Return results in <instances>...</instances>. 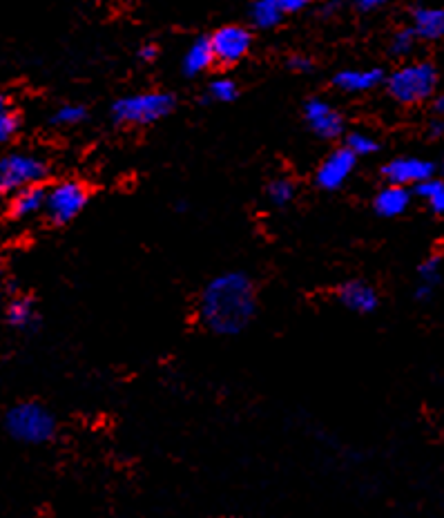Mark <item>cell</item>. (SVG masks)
<instances>
[{
	"mask_svg": "<svg viewBox=\"0 0 444 518\" xmlns=\"http://www.w3.org/2000/svg\"><path fill=\"white\" fill-rule=\"evenodd\" d=\"M440 284V259L429 257L424 259L418 268V286H415V297L418 300H429Z\"/></svg>",
	"mask_w": 444,
	"mask_h": 518,
	"instance_id": "20",
	"label": "cell"
},
{
	"mask_svg": "<svg viewBox=\"0 0 444 518\" xmlns=\"http://www.w3.org/2000/svg\"><path fill=\"white\" fill-rule=\"evenodd\" d=\"M438 70L429 61H411L386 79V92L400 105H418L429 101L438 90Z\"/></svg>",
	"mask_w": 444,
	"mask_h": 518,
	"instance_id": "4",
	"label": "cell"
},
{
	"mask_svg": "<svg viewBox=\"0 0 444 518\" xmlns=\"http://www.w3.org/2000/svg\"><path fill=\"white\" fill-rule=\"evenodd\" d=\"M295 184L288 177H277L266 186V197L273 206L284 208L295 199Z\"/></svg>",
	"mask_w": 444,
	"mask_h": 518,
	"instance_id": "22",
	"label": "cell"
},
{
	"mask_svg": "<svg viewBox=\"0 0 444 518\" xmlns=\"http://www.w3.org/2000/svg\"><path fill=\"white\" fill-rule=\"evenodd\" d=\"M250 23L259 30H273L286 18V12L282 7V0H255L248 9Z\"/></svg>",
	"mask_w": 444,
	"mask_h": 518,
	"instance_id": "18",
	"label": "cell"
},
{
	"mask_svg": "<svg viewBox=\"0 0 444 518\" xmlns=\"http://www.w3.org/2000/svg\"><path fill=\"white\" fill-rule=\"evenodd\" d=\"M380 7H384V0H357V3H355V9L360 14H371Z\"/></svg>",
	"mask_w": 444,
	"mask_h": 518,
	"instance_id": "29",
	"label": "cell"
},
{
	"mask_svg": "<svg viewBox=\"0 0 444 518\" xmlns=\"http://www.w3.org/2000/svg\"><path fill=\"white\" fill-rule=\"evenodd\" d=\"M282 7H284L286 16L288 14H299L308 7V0H282Z\"/></svg>",
	"mask_w": 444,
	"mask_h": 518,
	"instance_id": "30",
	"label": "cell"
},
{
	"mask_svg": "<svg viewBox=\"0 0 444 518\" xmlns=\"http://www.w3.org/2000/svg\"><path fill=\"white\" fill-rule=\"evenodd\" d=\"M415 193H418V197L427 201L433 213L444 215V181L442 179L433 177L429 181H424V184L415 188Z\"/></svg>",
	"mask_w": 444,
	"mask_h": 518,
	"instance_id": "23",
	"label": "cell"
},
{
	"mask_svg": "<svg viewBox=\"0 0 444 518\" xmlns=\"http://www.w3.org/2000/svg\"><path fill=\"white\" fill-rule=\"evenodd\" d=\"M215 63L217 59H215V50H212L210 36H199L188 45L186 54H183L181 70L186 76H199L208 72Z\"/></svg>",
	"mask_w": 444,
	"mask_h": 518,
	"instance_id": "16",
	"label": "cell"
},
{
	"mask_svg": "<svg viewBox=\"0 0 444 518\" xmlns=\"http://www.w3.org/2000/svg\"><path fill=\"white\" fill-rule=\"evenodd\" d=\"M237 94H239V88L233 79H215L208 85V99L217 103L235 101Z\"/></svg>",
	"mask_w": 444,
	"mask_h": 518,
	"instance_id": "26",
	"label": "cell"
},
{
	"mask_svg": "<svg viewBox=\"0 0 444 518\" xmlns=\"http://www.w3.org/2000/svg\"><path fill=\"white\" fill-rule=\"evenodd\" d=\"M177 108V97L166 90L137 92L121 97L112 105V119L119 126H152Z\"/></svg>",
	"mask_w": 444,
	"mask_h": 518,
	"instance_id": "3",
	"label": "cell"
},
{
	"mask_svg": "<svg viewBox=\"0 0 444 518\" xmlns=\"http://www.w3.org/2000/svg\"><path fill=\"white\" fill-rule=\"evenodd\" d=\"M90 201V188L79 179H63L47 188L45 217L56 226H65L79 217Z\"/></svg>",
	"mask_w": 444,
	"mask_h": 518,
	"instance_id": "6",
	"label": "cell"
},
{
	"mask_svg": "<svg viewBox=\"0 0 444 518\" xmlns=\"http://www.w3.org/2000/svg\"><path fill=\"white\" fill-rule=\"evenodd\" d=\"M255 311V284L241 271L212 277L199 295V320L210 333L237 335L253 322Z\"/></svg>",
	"mask_w": 444,
	"mask_h": 518,
	"instance_id": "1",
	"label": "cell"
},
{
	"mask_svg": "<svg viewBox=\"0 0 444 518\" xmlns=\"http://www.w3.org/2000/svg\"><path fill=\"white\" fill-rule=\"evenodd\" d=\"M50 166L34 152H5L0 155V195L12 197L25 188L43 186Z\"/></svg>",
	"mask_w": 444,
	"mask_h": 518,
	"instance_id": "5",
	"label": "cell"
},
{
	"mask_svg": "<svg viewBox=\"0 0 444 518\" xmlns=\"http://www.w3.org/2000/svg\"><path fill=\"white\" fill-rule=\"evenodd\" d=\"M415 41H418V36L411 30V27H404V30H398L391 36V45H389V52L393 56H398V59H404V56H409L415 47Z\"/></svg>",
	"mask_w": 444,
	"mask_h": 518,
	"instance_id": "25",
	"label": "cell"
},
{
	"mask_svg": "<svg viewBox=\"0 0 444 518\" xmlns=\"http://www.w3.org/2000/svg\"><path fill=\"white\" fill-rule=\"evenodd\" d=\"M442 166H444V163H442Z\"/></svg>",
	"mask_w": 444,
	"mask_h": 518,
	"instance_id": "34",
	"label": "cell"
},
{
	"mask_svg": "<svg viewBox=\"0 0 444 518\" xmlns=\"http://www.w3.org/2000/svg\"><path fill=\"white\" fill-rule=\"evenodd\" d=\"M50 121H52V126H59V128L79 126V123L88 121V108L81 103H63L61 108L54 110Z\"/></svg>",
	"mask_w": 444,
	"mask_h": 518,
	"instance_id": "21",
	"label": "cell"
},
{
	"mask_svg": "<svg viewBox=\"0 0 444 518\" xmlns=\"http://www.w3.org/2000/svg\"><path fill=\"white\" fill-rule=\"evenodd\" d=\"M210 43L217 63L235 65L248 56L253 47V34L244 25H224L210 36Z\"/></svg>",
	"mask_w": 444,
	"mask_h": 518,
	"instance_id": "7",
	"label": "cell"
},
{
	"mask_svg": "<svg viewBox=\"0 0 444 518\" xmlns=\"http://www.w3.org/2000/svg\"><path fill=\"white\" fill-rule=\"evenodd\" d=\"M357 166V157L353 152L342 146V148H335L331 155H328L322 163L320 168L315 172V184L320 186L322 190H337L342 188L349 177L353 175V170Z\"/></svg>",
	"mask_w": 444,
	"mask_h": 518,
	"instance_id": "10",
	"label": "cell"
},
{
	"mask_svg": "<svg viewBox=\"0 0 444 518\" xmlns=\"http://www.w3.org/2000/svg\"><path fill=\"white\" fill-rule=\"evenodd\" d=\"M5 318L7 324L14 326L18 331H27L36 326L38 322V313H36V304L30 295H16L9 300L7 309H5Z\"/></svg>",
	"mask_w": 444,
	"mask_h": 518,
	"instance_id": "17",
	"label": "cell"
},
{
	"mask_svg": "<svg viewBox=\"0 0 444 518\" xmlns=\"http://www.w3.org/2000/svg\"><path fill=\"white\" fill-rule=\"evenodd\" d=\"M21 128V114H18L12 97L0 92V146L12 141Z\"/></svg>",
	"mask_w": 444,
	"mask_h": 518,
	"instance_id": "19",
	"label": "cell"
},
{
	"mask_svg": "<svg viewBox=\"0 0 444 518\" xmlns=\"http://www.w3.org/2000/svg\"><path fill=\"white\" fill-rule=\"evenodd\" d=\"M45 197H47V188L43 186H32L25 188L21 193H16L9 197V206L7 213L12 219H30L38 213H45Z\"/></svg>",
	"mask_w": 444,
	"mask_h": 518,
	"instance_id": "15",
	"label": "cell"
},
{
	"mask_svg": "<svg viewBox=\"0 0 444 518\" xmlns=\"http://www.w3.org/2000/svg\"><path fill=\"white\" fill-rule=\"evenodd\" d=\"M304 121L308 123V128L313 130L320 139L333 141L344 134V117L340 110H335L331 103L324 99H308L304 103Z\"/></svg>",
	"mask_w": 444,
	"mask_h": 518,
	"instance_id": "9",
	"label": "cell"
},
{
	"mask_svg": "<svg viewBox=\"0 0 444 518\" xmlns=\"http://www.w3.org/2000/svg\"><path fill=\"white\" fill-rule=\"evenodd\" d=\"M433 112H436L438 117H444V94H440V97L433 99Z\"/></svg>",
	"mask_w": 444,
	"mask_h": 518,
	"instance_id": "32",
	"label": "cell"
},
{
	"mask_svg": "<svg viewBox=\"0 0 444 518\" xmlns=\"http://www.w3.org/2000/svg\"><path fill=\"white\" fill-rule=\"evenodd\" d=\"M0 273H3V268H0Z\"/></svg>",
	"mask_w": 444,
	"mask_h": 518,
	"instance_id": "33",
	"label": "cell"
},
{
	"mask_svg": "<svg viewBox=\"0 0 444 518\" xmlns=\"http://www.w3.org/2000/svg\"><path fill=\"white\" fill-rule=\"evenodd\" d=\"M346 148H349L355 157H369L375 155V152L380 150V143L378 139L373 137L369 132H362V130H355L346 134Z\"/></svg>",
	"mask_w": 444,
	"mask_h": 518,
	"instance_id": "24",
	"label": "cell"
},
{
	"mask_svg": "<svg viewBox=\"0 0 444 518\" xmlns=\"http://www.w3.org/2000/svg\"><path fill=\"white\" fill-rule=\"evenodd\" d=\"M431 137H442L444 134V121L442 119H433V123L429 126Z\"/></svg>",
	"mask_w": 444,
	"mask_h": 518,
	"instance_id": "31",
	"label": "cell"
},
{
	"mask_svg": "<svg viewBox=\"0 0 444 518\" xmlns=\"http://www.w3.org/2000/svg\"><path fill=\"white\" fill-rule=\"evenodd\" d=\"M433 175H436V163L420 157H395L382 166V177L386 179V184L402 188H418L424 181L433 179Z\"/></svg>",
	"mask_w": 444,
	"mask_h": 518,
	"instance_id": "8",
	"label": "cell"
},
{
	"mask_svg": "<svg viewBox=\"0 0 444 518\" xmlns=\"http://www.w3.org/2000/svg\"><path fill=\"white\" fill-rule=\"evenodd\" d=\"M337 300H340L349 311L373 313L380 304V295L371 284L360 282V280H351V282H346V284L340 286V289H337Z\"/></svg>",
	"mask_w": 444,
	"mask_h": 518,
	"instance_id": "11",
	"label": "cell"
},
{
	"mask_svg": "<svg viewBox=\"0 0 444 518\" xmlns=\"http://www.w3.org/2000/svg\"><path fill=\"white\" fill-rule=\"evenodd\" d=\"M157 56H159V45L146 43L143 47H139V59H141V61L152 63V61H157Z\"/></svg>",
	"mask_w": 444,
	"mask_h": 518,
	"instance_id": "28",
	"label": "cell"
},
{
	"mask_svg": "<svg viewBox=\"0 0 444 518\" xmlns=\"http://www.w3.org/2000/svg\"><path fill=\"white\" fill-rule=\"evenodd\" d=\"M411 30L422 41H440L444 38V7H415L411 14Z\"/></svg>",
	"mask_w": 444,
	"mask_h": 518,
	"instance_id": "12",
	"label": "cell"
},
{
	"mask_svg": "<svg viewBox=\"0 0 444 518\" xmlns=\"http://www.w3.org/2000/svg\"><path fill=\"white\" fill-rule=\"evenodd\" d=\"M286 65L291 67L293 72H311L313 70V59L311 56H306V54H293V56H288V61H286Z\"/></svg>",
	"mask_w": 444,
	"mask_h": 518,
	"instance_id": "27",
	"label": "cell"
},
{
	"mask_svg": "<svg viewBox=\"0 0 444 518\" xmlns=\"http://www.w3.org/2000/svg\"><path fill=\"white\" fill-rule=\"evenodd\" d=\"M411 206V190L402 186H391L386 184L378 195L373 199V210L384 219L400 217L409 210Z\"/></svg>",
	"mask_w": 444,
	"mask_h": 518,
	"instance_id": "14",
	"label": "cell"
},
{
	"mask_svg": "<svg viewBox=\"0 0 444 518\" xmlns=\"http://www.w3.org/2000/svg\"><path fill=\"white\" fill-rule=\"evenodd\" d=\"M7 434L23 445H45L56 434V418L36 400L16 402L5 414Z\"/></svg>",
	"mask_w": 444,
	"mask_h": 518,
	"instance_id": "2",
	"label": "cell"
},
{
	"mask_svg": "<svg viewBox=\"0 0 444 518\" xmlns=\"http://www.w3.org/2000/svg\"><path fill=\"white\" fill-rule=\"evenodd\" d=\"M380 83H384V72L380 67H371V70H342L333 76L335 88L346 94L369 92L378 88Z\"/></svg>",
	"mask_w": 444,
	"mask_h": 518,
	"instance_id": "13",
	"label": "cell"
}]
</instances>
